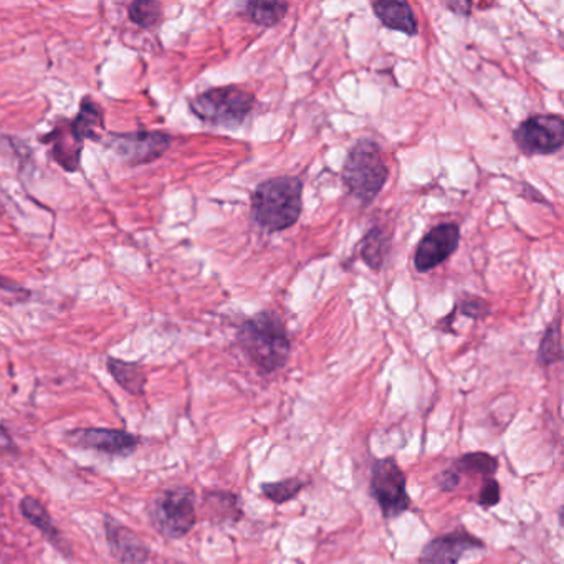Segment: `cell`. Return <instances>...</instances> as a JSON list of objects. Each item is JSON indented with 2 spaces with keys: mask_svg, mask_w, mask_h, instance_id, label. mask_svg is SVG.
Masks as SVG:
<instances>
[{
  "mask_svg": "<svg viewBox=\"0 0 564 564\" xmlns=\"http://www.w3.org/2000/svg\"><path fill=\"white\" fill-rule=\"evenodd\" d=\"M108 371L113 376L115 381L130 392V394L141 395L147 388V372L143 366L138 362L121 361V359L108 358Z\"/></svg>",
  "mask_w": 564,
  "mask_h": 564,
  "instance_id": "16",
  "label": "cell"
},
{
  "mask_svg": "<svg viewBox=\"0 0 564 564\" xmlns=\"http://www.w3.org/2000/svg\"><path fill=\"white\" fill-rule=\"evenodd\" d=\"M452 470L458 475H475L487 480L497 474L498 458L487 452H470L455 458Z\"/></svg>",
  "mask_w": 564,
  "mask_h": 564,
  "instance_id": "17",
  "label": "cell"
},
{
  "mask_svg": "<svg viewBox=\"0 0 564 564\" xmlns=\"http://www.w3.org/2000/svg\"><path fill=\"white\" fill-rule=\"evenodd\" d=\"M68 442L108 455H130L137 448L134 435L115 429H77L68 434Z\"/></svg>",
  "mask_w": 564,
  "mask_h": 564,
  "instance_id": "11",
  "label": "cell"
},
{
  "mask_svg": "<svg viewBox=\"0 0 564 564\" xmlns=\"http://www.w3.org/2000/svg\"><path fill=\"white\" fill-rule=\"evenodd\" d=\"M303 184L299 177L265 181L252 196V216L262 229L280 232L295 226L302 214Z\"/></svg>",
  "mask_w": 564,
  "mask_h": 564,
  "instance_id": "2",
  "label": "cell"
},
{
  "mask_svg": "<svg viewBox=\"0 0 564 564\" xmlns=\"http://www.w3.org/2000/svg\"><path fill=\"white\" fill-rule=\"evenodd\" d=\"M563 358V348H561L560 322L554 323L544 333L541 339L540 349H538V362L541 366H551L561 361Z\"/></svg>",
  "mask_w": 564,
  "mask_h": 564,
  "instance_id": "22",
  "label": "cell"
},
{
  "mask_svg": "<svg viewBox=\"0 0 564 564\" xmlns=\"http://www.w3.org/2000/svg\"><path fill=\"white\" fill-rule=\"evenodd\" d=\"M171 147V137L160 131H143V133L113 134L110 141L111 150L117 151L124 161L131 164L151 163L163 156Z\"/></svg>",
  "mask_w": 564,
  "mask_h": 564,
  "instance_id": "10",
  "label": "cell"
},
{
  "mask_svg": "<svg viewBox=\"0 0 564 564\" xmlns=\"http://www.w3.org/2000/svg\"><path fill=\"white\" fill-rule=\"evenodd\" d=\"M447 8H451L452 11L458 12V14H468V9H470V4H464V2H458V4H447Z\"/></svg>",
  "mask_w": 564,
  "mask_h": 564,
  "instance_id": "27",
  "label": "cell"
},
{
  "mask_svg": "<svg viewBox=\"0 0 564 564\" xmlns=\"http://www.w3.org/2000/svg\"><path fill=\"white\" fill-rule=\"evenodd\" d=\"M289 11L283 2H249L246 6V15L260 28H273L279 24Z\"/></svg>",
  "mask_w": 564,
  "mask_h": 564,
  "instance_id": "19",
  "label": "cell"
},
{
  "mask_svg": "<svg viewBox=\"0 0 564 564\" xmlns=\"http://www.w3.org/2000/svg\"><path fill=\"white\" fill-rule=\"evenodd\" d=\"M369 495L378 503L382 517L398 518L411 508L408 478L394 457L378 458L371 467Z\"/></svg>",
  "mask_w": 564,
  "mask_h": 564,
  "instance_id": "5",
  "label": "cell"
},
{
  "mask_svg": "<svg viewBox=\"0 0 564 564\" xmlns=\"http://www.w3.org/2000/svg\"><path fill=\"white\" fill-rule=\"evenodd\" d=\"M151 520L154 528L171 540L186 536L197 521L196 495L187 487L163 491L151 507Z\"/></svg>",
  "mask_w": 564,
  "mask_h": 564,
  "instance_id": "6",
  "label": "cell"
},
{
  "mask_svg": "<svg viewBox=\"0 0 564 564\" xmlns=\"http://www.w3.org/2000/svg\"><path fill=\"white\" fill-rule=\"evenodd\" d=\"M372 11L384 28L408 35H415L419 32L417 21H415L414 12L408 2L384 0V2L372 4Z\"/></svg>",
  "mask_w": 564,
  "mask_h": 564,
  "instance_id": "14",
  "label": "cell"
},
{
  "mask_svg": "<svg viewBox=\"0 0 564 564\" xmlns=\"http://www.w3.org/2000/svg\"><path fill=\"white\" fill-rule=\"evenodd\" d=\"M239 345L262 375L285 368L290 358V338L279 315L262 312L247 319L239 332Z\"/></svg>",
  "mask_w": 564,
  "mask_h": 564,
  "instance_id": "1",
  "label": "cell"
},
{
  "mask_svg": "<svg viewBox=\"0 0 564 564\" xmlns=\"http://www.w3.org/2000/svg\"><path fill=\"white\" fill-rule=\"evenodd\" d=\"M488 303L480 299H468L462 303V313L468 318L480 319L488 315Z\"/></svg>",
  "mask_w": 564,
  "mask_h": 564,
  "instance_id": "25",
  "label": "cell"
},
{
  "mask_svg": "<svg viewBox=\"0 0 564 564\" xmlns=\"http://www.w3.org/2000/svg\"><path fill=\"white\" fill-rule=\"evenodd\" d=\"M460 229L457 224H441L425 234L414 253V267L419 273L431 272L457 250Z\"/></svg>",
  "mask_w": 564,
  "mask_h": 564,
  "instance_id": "8",
  "label": "cell"
},
{
  "mask_svg": "<svg viewBox=\"0 0 564 564\" xmlns=\"http://www.w3.org/2000/svg\"><path fill=\"white\" fill-rule=\"evenodd\" d=\"M518 150L527 156L554 154L563 148L564 123L557 115L528 118L513 133Z\"/></svg>",
  "mask_w": 564,
  "mask_h": 564,
  "instance_id": "7",
  "label": "cell"
},
{
  "mask_svg": "<svg viewBox=\"0 0 564 564\" xmlns=\"http://www.w3.org/2000/svg\"><path fill=\"white\" fill-rule=\"evenodd\" d=\"M111 554L123 564H144L150 557V547L130 528L108 518L105 523Z\"/></svg>",
  "mask_w": 564,
  "mask_h": 564,
  "instance_id": "12",
  "label": "cell"
},
{
  "mask_svg": "<svg viewBox=\"0 0 564 564\" xmlns=\"http://www.w3.org/2000/svg\"><path fill=\"white\" fill-rule=\"evenodd\" d=\"M256 105V97L239 87L213 88L191 100V110L197 118L216 127L237 128L247 120Z\"/></svg>",
  "mask_w": 564,
  "mask_h": 564,
  "instance_id": "4",
  "label": "cell"
},
{
  "mask_svg": "<svg viewBox=\"0 0 564 564\" xmlns=\"http://www.w3.org/2000/svg\"><path fill=\"white\" fill-rule=\"evenodd\" d=\"M44 141L45 143H51L55 161L65 171H70V173L78 171L84 143L75 137L74 131H72L70 121H61L55 127V130L47 138H44Z\"/></svg>",
  "mask_w": 564,
  "mask_h": 564,
  "instance_id": "13",
  "label": "cell"
},
{
  "mask_svg": "<svg viewBox=\"0 0 564 564\" xmlns=\"http://www.w3.org/2000/svg\"><path fill=\"white\" fill-rule=\"evenodd\" d=\"M21 510L22 514H24L37 530H41L45 536L52 538V540L58 536L57 527H55L51 513H48L47 508H45L37 498L25 497L24 500L21 501Z\"/></svg>",
  "mask_w": 564,
  "mask_h": 564,
  "instance_id": "20",
  "label": "cell"
},
{
  "mask_svg": "<svg viewBox=\"0 0 564 564\" xmlns=\"http://www.w3.org/2000/svg\"><path fill=\"white\" fill-rule=\"evenodd\" d=\"M72 131L78 141L84 143L85 140H98L104 130V111L97 101L90 97L84 98L82 101L80 113L70 121Z\"/></svg>",
  "mask_w": 564,
  "mask_h": 564,
  "instance_id": "15",
  "label": "cell"
},
{
  "mask_svg": "<svg viewBox=\"0 0 564 564\" xmlns=\"http://www.w3.org/2000/svg\"><path fill=\"white\" fill-rule=\"evenodd\" d=\"M485 543L465 528L432 538L424 547L417 564H458V561L474 550H484Z\"/></svg>",
  "mask_w": 564,
  "mask_h": 564,
  "instance_id": "9",
  "label": "cell"
},
{
  "mask_svg": "<svg viewBox=\"0 0 564 564\" xmlns=\"http://www.w3.org/2000/svg\"><path fill=\"white\" fill-rule=\"evenodd\" d=\"M388 177L389 170L379 144L368 138L359 140L343 167V181L351 196L368 206L381 193Z\"/></svg>",
  "mask_w": 564,
  "mask_h": 564,
  "instance_id": "3",
  "label": "cell"
},
{
  "mask_svg": "<svg viewBox=\"0 0 564 564\" xmlns=\"http://www.w3.org/2000/svg\"><path fill=\"white\" fill-rule=\"evenodd\" d=\"M128 12H130L131 21L144 29L154 28L163 19L161 6L158 2H134Z\"/></svg>",
  "mask_w": 564,
  "mask_h": 564,
  "instance_id": "23",
  "label": "cell"
},
{
  "mask_svg": "<svg viewBox=\"0 0 564 564\" xmlns=\"http://www.w3.org/2000/svg\"><path fill=\"white\" fill-rule=\"evenodd\" d=\"M2 283H4V282H2V280H0V285H2Z\"/></svg>",
  "mask_w": 564,
  "mask_h": 564,
  "instance_id": "28",
  "label": "cell"
},
{
  "mask_svg": "<svg viewBox=\"0 0 564 564\" xmlns=\"http://www.w3.org/2000/svg\"><path fill=\"white\" fill-rule=\"evenodd\" d=\"M501 488L495 478H487L481 481L480 491L477 495V503L485 510H490L500 501Z\"/></svg>",
  "mask_w": 564,
  "mask_h": 564,
  "instance_id": "24",
  "label": "cell"
},
{
  "mask_svg": "<svg viewBox=\"0 0 564 564\" xmlns=\"http://www.w3.org/2000/svg\"><path fill=\"white\" fill-rule=\"evenodd\" d=\"M388 237L381 229H371L362 242L361 257L371 269H381L384 263L386 252H388Z\"/></svg>",
  "mask_w": 564,
  "mask_h": 564,
  "instance_id": "21",
  "label": "cell"
},
{
  "mask_svg": "<svg viewBox=\"0 0 564 564\" xmlns=\"http://www.w3.org/2000/svg\"><path fill=\"white\" fill-rule=\"evenodd\" d=\"M308 485V481L302 480L299 477L285 478V480L279 481H265L260 487L263 497L267 500L272 501L275 505H283L286 501L295 500L299 497L300 491Z\"/></svg>",
  "mask_w": 564,
  "mask_h": 564,
  "instance_id": "18",
  "label": "cell"
},
{
  "mask_svg": "<svg viewBox=\"0 0 564 564\" xmlns=\"http://www.w3.org/2000/svg\"><path fill=\"white\" fill-rule=\"evenodd\" d=\"M435 485L441 488L445 494H451L455 488L460 485V475L455 474L452 468H447V470H442L441 474L435 477Z\"/></svg>",
  "mask_w": 564,
  "mask_h": 564,
  "instance_id": "26",
  "label": "cell"
}]
</instances>
